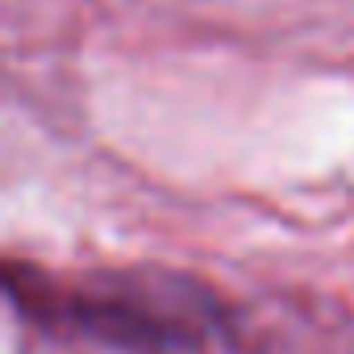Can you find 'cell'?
<instances>
[{
    "mask_svg": "<svg viewBox=\"0 0 354 354\" xmlns=\"http://www.w3.org/2000/svg\"><path fill=\"white\" fill-rule=\"evenodd\" d=\"M55 313L129 354H201L209 342V308L171 279H92L63 292Z\"/></svg>",
    "mask_w": 354,
    "mask_h": 354,
    "instance_id": "cell-1",
    "label": "cell"
}]
</instances>
